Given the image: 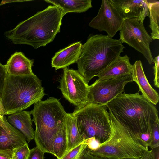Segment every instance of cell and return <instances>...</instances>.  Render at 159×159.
<instances>
[{
	"label": "cell",
	"mask_w": 159,
	"mask_h": 159,
	"mask_svg": "<svg viewBox=\"0 0 159 159\" xmlns=\"http://www.w3.org/2000/svg\"><path fill=\"white\" fill-rule=\"evenodd\" d=\"M64 15L58 7L50 5L6 31L5 36L14 44L30 45L35 49L45 46L60 32Z\"/></svg>",
	"instance_id": "1"
},
{
	"label": "cell",
	"mask_w": 159,
	"mask_h": 159,
	"mask_svg": "<svg viewBox=\"0 0 159 159\" xmlns=\"http://www.w3.org/2000/svg\"><path fill=\"white\" fill-rule=\"evenodd\" d=\"M106 106L116 118L137 136L151 131L152 124L159 120L158 111L155 106L139 92L121 93Z\"/></svg>",
	"instance_id": "2"
},
{
	"label": "cell",
	"mask_w": 159,
	"mask_h": 159,
	"mask_svg": "<svg viewBox=\"0 0 159 159\" xmlns=\"http://www.w3.org/2000/svg\"><path fill=\"white\" fill-rule=\"evenodd\" d=\"M124 48L120 39L102 34L90 35L82 45L76 63L78 71L88 84L119 56Z\"/></svg>",
	"instance_id": "3"
},
{
	"label": "cell",
	"mask_w": 159,
	"mask_h": 159,
	"mask_svg": "<svg viewBox=\"0 0 159 159\" xmlns=\"http://www.w3.org/2000/svg\"><path fill=\"white\" fill-rule=\"evenodd\" d=\"M111 131L108 139L96 150L88 152L97 159H140L148 149L130 128L108 110Z\"/></svg>",
	"instance_id": "4"
},
{
	"label": "cell",
	"mask_w": 159,
	"mask_h": 159,
	"mask_svg": "<svg viewBox=\"0 0 159 159\" xmlns=\"http://www.w3.org/2000/svg\"><path fill=\"white\" fill-rule=\"evenodd\" d=\"M30 113L35 125L34 139L36 146L44 153L53 155L54 137L67 113L59 100L51 97L35 103Z\"/></svg>",
	"instance_id": "5"
},
{
	"label": "cell",
	"mask_w": 159,
	"mask_h": 159,
	"mask_svg": "<svg viewBox=\"0 0 159 159\" xmlns=\"http://www.w3.org/2000/svg\"><path fill=\"white\" fill-rule=\"evenodd\" d=\"M45 94L41 80L34 73L23 76L7 74L1 98L5 115L27 109Z\"/></svg>",
	"instance_id": "6"
},
{
	"label": "cell",
	"mask_w": 159,
	"mask_h": 159,
	"mask_svg": "<svg viewBox=\"0 0 159 159\" xmlns=\"http://www.w3.org/2000/svg\"><path fill=\"white\" fill-rule=\"evenodd\" d=\"M106 106L89 103L72 113L76 121L79 132L84 140L94 137L101 144L111 133L110 116Z\"/></svg>",
	"instance_id": "7"
},
{
	"label": "cell",
	"mask_w": 159,
	"mask_h": 159,
	"mask_svg": "<svg viewBox=\"0 0 159 159\" xmlns=\"http://www.w3.org/2000/svg\"><path fill=\"white\" fill-rule=\"evenodd\" d=\"M58 88L64 97L76 107L81 108L89 103V85L78 70L63 69Z\"/></svg>",
	"instance_id": "8"
},
{
	"label": "cell",
	"mask_w": 159,
	"mask_h": 159,
	"mask_svg": "<svg viewBox=\"0 0 159 159\" xmlns=\"http://www.w3.org/2000/svg\"><path fill=\"white\" fill-rule=\"evenodd\" d=\"M120 30L119 39L122 43H126L142 54L149 64L154 62L150 46L152 39L143 23L135 19H125Z\"/></svg>",
	"instance_id": "9"
},
{
	"label": "cell",
	"mask_w": 159,
	"mask_h": 159,
	"mask_svg": "<svg viewBox=\"0 0 159 159\" xmlns=\"http://www.w3.org/2000/svg\"><path fill=\"white\" fill-rule=\"evenodd\" d=\"M133 82L131 75L101 80L89 85V103L105 105L124 91L128 83Z\"/></svg>",
	"instance_id": "10"
},
{
	"label": "cell",
	"mask_w": 159,
	"mask_h": 159,
	"mask_svg": "<svg viewBox=\"0 0 159 159\" xmlns=\"http://www.w3.org/2000/svg\"><path fill=\"white\" fill-rule=\"evenodd\" d=\"M124 20L110 0H103L97 15L89 24L100 32H106L112 38L120 29Z\"/></svg>",
	"instance_id": "11"
},
{
	"label": "cell",
	"mask_w": 159,
	"mask_h": 159,
	"mask_svg": "<svg viewBox=\"0 0 159 159\" xmlns=\"http://www.w3.org/2000/svg\"><path fill=\"white\" fill-rule=\"evenodd\" d=\"M124 20L135 19L143 23L145 18L149 16L146 0H110Z\"/></svg>",
	"instance_id": "12"
},
{
	"label": "cell",
	"mask_w": 159,
	"mask_h": 159,
	"mask_svg": "<svg viewBox=\"0 0 159 159\" xmlns=\"http://www.w3.org/2000/svg\"><path fill=\"white\" fill-rule=\"evenodd\" d=\"M27 143L24 135L7 121L6 117L0 119V149H10Z\"/></svg>",
	"instance_id": "13"
},
{
	"label": "cell",
	"mask_w": 159,
	"mask_h": 159,
	"mask_svg": "<svg viewBox=\"0 0 159 159\" xmlns=\"http://www.w3.org/2000/svg\"><path fill=\"white\" fill-rule=\"evenodd\" d=\"M131 76L133 81L138 85L142 96L149 102L154 105L159 101L158 92L151 86L145 74L142 62L137 60L132 65Z\"/></svg>",
	"instance_id": "14"
},
{
	"label": "cell",
	"mask_w": 159,
	"mask_h": 159,
	"mask_svg": "<svg viewBox=\"0 0 159 159\" xmlns=\"http://www.w3.org/2000/svg\"><path fill=\"white\" fill-rule=\"evenodd\" d=\"M82 44L80 42L74 43L55 53L52 58L51 66L56 70L64 69L77 63Z\"/></svg>",
	"instance_id": "15"
},
{
	"label": "cell",
	"mask_w": 159,
	"mask_h": 159,
	"mask_svg": "<svg viewBox=\"0 0 159 159\" xmlns=\"http://www.w3.org/2000/svg\"><path fill=\"white\" fill-rule=\"evenodd\" d=\"M132 65L127 55L120 56L103 70L98 74V80L131 75Z\"/></svg>",
	"instance_id": "16"
},
{
	"label": "cell",
	"mask_w": 159,
	"mask_h": 159,
	"mask_svg": "<svg viewBox=\"0 0 159 159\" xmlns=\"http://www.w3.org/2000/svg\"><path fill=\"white\" fill-rule=\"evenodd\" d=\"M34 61L26 57L21 52H16L11 55L5 65L7 74L14 76H23L33 74L32 71Z\"/></svg>",
	"instance_id": "17"
},
{
	"label": "cell",
	"mask_w": 159,
	"mask_h": 159,
	"mask_svg": "<svg viewBox=\"0 0 159 159\" xmlns=\"http://www.w3.org/2000/svg\"><path fill=\"white\" fill-rule=\"evenodd\" d=\"M7 121L20 132L28 143L34 139V133L30 111H22L9 116Z\"/></svg>",
	"instance_id": "18"
},
{
	"label": "cell",
	"mask_w": 159,
	"mask_h": 159,
	"mask_svg": "<svg viewBox=\"0 0 159 159\" xmlns=\"http://www.w3.org/2000/svg\"><path fill=\"white\" fill-rule=\"evenodd\" d=\"M46 2L57 6L65 15L68 13H82L92 7L91 0H45Z\"/></svg>",
	"instance_id": "19"
},
{
	"label": "cell",
	"mask_w": 159,
	"mask_h": 159,
	"mask_svg": "<svg viewBox=\"0 0 159 159\" xmlns=\"http://www.w3.org/2000/svg\"><path fill=\"white\" fill-rule=\"evenodd\" d=\"M65 124L67 141L66 153L84 140L79 132L76 119L72 113H67Z\"/></svg>",
	"instance_id": "20"
},
{
	"label": "cell",
	"mask_w": 159,
	"mask_h": 159,
	"mask_svg": "<svg viewBox=\"0 0 159 159\" xmlns=\"http://www.w3.org/2000/svg\"><path fill=\"white\" fill-rule=\"evenodd\" d=\"M66 119V118L58 129L53 141V155L56 156L57 159H60L65 154L67 151Z\"/></svg>",
	"instance_id": "21"
},
{
	"label": "cell",
	"mask_w": 159,
	"mask_h": 159,
	"mask_svg": "<svg viewBox=\"0 0 159 159\" xmlns=\"http://www.w3.org/2000/svg\"><path fill=\"white\" fill-rule=\"evenodd\" d=\"M149 11L150 23L149 26L152 40L159 39V1L146 0Z\"/></svg>",
	"instance_id": "22"
},
{
	"label": "cell",
	"mask_w": 159,
	"mask_h": 159,
	"mask_svg": "<svg viewBox=\"0 0 159 159\" xmlns=\"http://www.w3.org/2000/svg\"><path fill=\"white\" fill-rule=\"evenodd\" d=\"M159 120H156L151 128V140L149 147L151 149L159 147Z\"/></svg>",
	"instance_id": "23"
},
{
	"label": "cell",
	"mask_w": 159,
	"mask_h": 159,
	"mask_svg": "<svg viewBox=\"0 0 159 159\" xmlns=\"http://www.w3.org/2000/svg\"><path fill=\"white\" fill-rule=\"evenodd\" d=\"M12 151V159H27L30 150L26 143L15 148Z\"/></svg>",
	"instance_id": "24"
},
{
	"label": "cell",
	"mask_w": 159,
	"mask_h": 159,
	"mask_svg": "<svg viewBox=\"0 0 159 159\" xmlns=\"http://www.w3.org/2000/svg\"><path fill=\"white\" fill-rule=\"evenodd\" d=\"M86 147L83 141L66 153L60 159H78L83 151Z\"/></svg>",
	"instance_id": "25"
},
{
	"label": "cell",
	"mask_w": 159,
	"mask_h": 159,
	"mask_svg": "<svg viewBox=\"0 0 159 159\" xmlns=\"http://www.w3.org/2000/svg\"><path fill=\"white\" fill-rule=\"evenodd\" d=\"M7 75L5 65L0 62V99H1Z\"/></svg>",
	"instance_id": "26"
},
{
	"label": "cell",
	"mask_w": 159,
	"mask_h": 159,
	"mask_svg": "<svg viewBox=\"0 0 159 159\" xmlns=\"http://www.w3.org/2000/svg\"><path fill=\"white\" fill-rule=\"evenodd\" d=\"M154 65L153 66V73L154 76L153 80L154 84L157 88L159 87V55L155 57L154 58Z\"/></svg>",
	"instance_id": "27"
},
{
	"label": "cell",
	"mask_w": 159,
	"mask_h": 159,
	"mask_svg": "<svg viewBox=\"0 0 159 159\" xmlns=\"http://www.w3.org/2000/svg\"><path fill=\"white\" fill-rule=\"evenodd\" d=\"M44 153L36 146L30 150L27 159H44Z\"/></svg>",
	"instance_id": "28"
},
{
	"label": "cell",
	"mask_w": 159,
	"mask_h": 159,
	"mask_svg": "<svg viewBox=\"0 0 159 159\" xmlns=\"http://www.w3.org/2000/svg\"><path fill=\"white\" fill-rule=\"evenodd\" d=\"M86 145V148L90 150L94 151L97 149L100 144L94 137L87 139L83 141Z\"/></svg>",
	"instance_id": "29"
},
{
	"label": "cell",
	"mask_w": 159,
	"mask_h": 159,
	"mask_svg": "<svg viewBox=\"0 0 159 159\" xmlns=\"http://www.w3.org/2000/svg\"><path fill=\"white\" fill-rule=\"evenodd\" d=\"M138 136L144 145L149 147L151 140V131L140 134Z\"/></svg>",
	"instance_id": "30"
},
{
	"label": "cell",
	"mask_w": 159,
	"mask_h": 159,
	"mask_svg": "<svg viewBox=\"0 0 159 159\" xmlns=\"http://www.w3.org/2000/svg\"><path fill=\"white\" fill-rule=\"evenodd\" d=\"M12 151L10 149H0V159H12Z\"/></svg>",
	"instance_id": "31"
},
{
	"label": "cell",
	"mask_w": 159,
	"mask_h": 159,
	"mask_svg": "<svg viewBox=\"0 0 159 159\" xmlns=\"http://www.w3.org/2000/svg\"><path fill=\"white\" fill-rule=\"evenodd\" d=\"M78 159H97L87 152L86 148L83 151Z\"/></svg>",
	"instance_id": "32"
},
{
	"label": "cell",
	"mask_w": 159,
	"mask_h": 159,
	"mask_svg": "<svg viewBox=\"0 0 159 159\" xmlns=\"http://www.w3.org/2000/svg\"><path fill=\"white\" fill-rule=\"evenodd\" d=\"M140 159H153V154L152 150L147 151Z\"/></svg>",
	"instance_id": "33"
},
{
	"label": "cell",
	"mask_w": 159,
	"mask_h": 159,
	"mask_svg": "<svg viewBox=\"0 0 159 159\" xmlns=\"http://www.w3.org/2000/svg\"><path fill=\"white\" fill-rule=\"evenodd\" d=\"M151 149L153 154V159H159V147Z\"/></svg>",
	"instance_id": "34"
},
{
	"label": "cell",
	"mask_w": 159,
	"mask_h": 159,
	"mask_svg": "<svg viewBox=\"0 0 159 159\" xmlns=\"http://www.w3.org/2000/svg\"><path fill=\"white\" fill-rule=\"evenodd\" d=\"M5 115V111L1 99H0V119L3 118Z\"/></svg>",
	"instance_id": "35"
},
{
	"label": "cell",
	"mask_w": 159,
	"mask_h": 159,
	"mask_svg": "<svg viewBox=\"0 0 159 159\" xmlns=\"http://www.w3.org/2000/svg\"></svg>",
	"instance_id": "36"
}]
</instances>
